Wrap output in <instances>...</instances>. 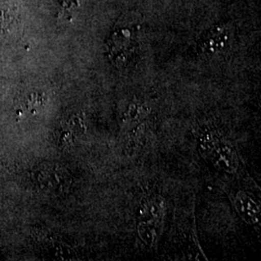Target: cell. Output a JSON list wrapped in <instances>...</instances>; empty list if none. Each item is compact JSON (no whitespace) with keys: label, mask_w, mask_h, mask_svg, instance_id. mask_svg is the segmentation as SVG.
Returning a JSON list of instances; mask_svg holds the SVG:
<instances>
[{"label":"cell","mask_w":261,"mask_h":261,"mask_svg":"<svg viewBox=\"0 0 261 261\" xmlns=\"http://www.w3.org/2000/svg\"><path fill=\"white\" fill-rule=\"evenodd\" d=\"M164 215V201L157 196L144 199L138 209V222L161 223Z\"/></svg>","instance_id":"obj_5"},{"label":"cell","mask_w":261,"mask_h":261,"mask_svg":"<svg viewBox=\"0 0 261 261\" xmlns=\"http://www.w3.org/2000/svg\"><path fill=\"white\" fill-rule=\"evenodd\" d=\"M140 25V19L134 14L123 15L117 21L109 41L110 56L116 65L127 63L136 45Z\"/></svg>","instance_id":"obj_1"},{"label":"cell","mask_w":261,"mask_h":261,"mask_svg":"<svg viewBox=\"0 0 261 261\" xmlns=\"http://www.w3.org/2000/svg\"><path fill=\"white\" fill-rule=\"evenodd\" d=\"M232 37V28L229 24H221L210 30L204 40L202 41L200 48L206 56H214L226 49L229 46Z\"/></svg>","instance_id":"obj_2"},{"label":"cell","mask_w":261,"mask_h":261,"mask_svg":"<svg viewBox=\"0 0 261 261\" xmlns=\"http://www.w3.org/2000/svg\"><path fill=\"white\" fill-rule=\"evenodd\" d=\"M86 132L84 116L74 115L61 126L59 130V140L63 144H72L76 139L81 138Z\"/></svg>","instance_id":"obj_6"},{"label":"cell","mask_w":261,"mask_h":261,"mask_svg":"<svg viewBox=\"0 0 261 261\" xmlns=\"http://www.w3.org/2000/svg\"><path fill=\"white\" fill-rule=\"evenodd\" d=\"M149 112V108L145 103L133 102L125 112L124 124L127 126H136V124L140 123Z\"/></svg>","instance_id":"obj_8"},{"label":"cell","mask_w":261,"mask_h":261,"mask_svg":"<svg viewBox=\"0 0 261 261\" xmlns=\"http://www.w3.org/2000/svg\"><path fill=\"white\" fill-rule=\"evenodd\" d=\"M234 205L240 218L247 224H255L259 222V206L248 194L239 192L235 196Z\"/></svg>","instance_id":"obj_4"},{"label":"cell","mask_w":261,"mask_h":261,"mask_svg":"<svg viewBox=\"0 0 261 261\" xmlns=\"http://www.w3.org/2000/svg\"><path fill=\"white\" fill-rule=\"evenodd\" d=\"M161 223L138 222V234L140 240L147 246H152L157 241Z\"/></svg>","instance_id":"obj_9"},{"label":"cell","mask_w":261,"mask_h":261,"mask_svg":"<svg viewBox=\"0 0 261 261\" xmlns=\"http://www.w3.org/2000/svg\"><path fill=\"white\" fill-rule=\"evenodd\" d=\"M19 24V13L15 5H0V31L2 33L14 32Z\"/></svg>","instance_id":"obj_7"},{"label":"cell","mask_w":261,"mask_h":261,"mask_svg":"<svg viewBox=\"0 0 261 261\" xmlns=\"http://www.w3.org/2000/svg\"><path fill=\"white\" fill-rule=\"evenodd\" d=\"M219 141V138L212 132H205L201 135L198 141V151L203 158H210Z\"/></svg>","instance_id":"obj_11"},{"label":"cell","mask_w":261,"mask_h":261,"mask_svg":"<svg viewBox=\"0 0 261 261\" xmlns=\"http://www.w3.org/2000/svg\"><path fill=\"white\" fill-rule=\"evenodd\" d=\"M209 160L217 168L228 173H233L238 167L234 150L228 144L224 143L221 140L218 142Z\"/></svg>","instance_id":"obj_3"},{"label":"cell","mask_w":261,"mask_h":261,"mask_svg":"<svg viewBox=\"0 0 261 261\" xmlns=\"http://www.w3.org/2000/svg\"><path fill=\"white\" fill-rule=\"evenodd\" d=\"M81 7V0H61L57 13L59 22H71Z\"/></svg>","instance_id":"obj_10"},{"label":"cell","mask_w":261,"mask_h":261,"mask_svg":"<svg viewBox=\"0 0 261 261\" xmlns=\"http://www.w3.org/2000/svg\"><path fill=\"white\" fill-rule=\"evenodd\" d=\"M45 103V98L40 94L33 93L29 95L24 102V106H22V110L24 112H34V110H39Z\"/></svg>","instance_id":"obj_12"},{"label":"cell","mask_w":261,"mask_h":261,"mask_svg":"<svg viewBox=\"0 0 261 261\" xmlns=\"http://www.w3.org/2000/svg\"><path fill=\"white\" fill-rule=\"evenodd\" d=\"M8 85H9V84H8V83H7L4 79H0V91H1L2 89H5Z\"/></svg>","instance_id":"obj_13"}]
</instances>
